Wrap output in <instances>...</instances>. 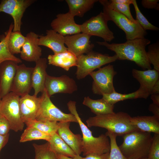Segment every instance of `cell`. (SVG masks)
I'll use <instances>...</instances> for the list:
<instances>
[{
    "mask_svg": "<svg viewBox=\"0 0 159 159\" xmlns=\"http://www.w3.org/2000/svg\"><path fill=\"white\" fill-rule=\"evenodd\" d=\"M96 42L114 52L117 60L133 62L144 70L151 69L145 50L146 46L150 43L148 39L144 37L127 40L122 43L109 44L105 41Z\"/></svg>",
    "mask_w": 159,
    "mask_h": 159,
    "instance_id": "6da1fadb",
    "label": "cell"
},
{
    "mask_svg": "<svg viewBox=\"0 0 159 159\" xmlns=\"http://www.w3.org/2000/svg\"><path fill=\"white\" fill-rule=\"evenodd\" d=\"M131 116L122 112L96 115L89 118L86 122L87 127H100L106 129L117 136H123L130 132L138 130L131 124Z\"/></svg>",
    "mask_w": 159,
    "mask_h": 159,
    "instance_id": "7a4b0ae2",
    "label": "cell"
},
{
    "mask_svg": "<svg viewBox=\"0 0 159 159\" xmlns=\"http://www.w3.org/2000/svg\"><path fill=\"white\" fill-rule=\"evenodd\" d=\"M75 102L70 101L67 104L70 113L74 116L79 124L82 134V152L84 156L91 154H102L109 152L110 139L105 134L98 137H94L91 131L82 121L77 112Z\"/></svg>",
    "mask_w": 159,
    "mask_h": 159,
    "instance_id": "3957f363",
    "label": "cell"
},
{
    "mask_svg": "<svg viewBox=\"0 0 159 159\" xmlns=\"http://www.w3.org/2000/svg\"><path fill=\"white\" fill-rule=\"evenodd\" d=\"M123 136L122 143L119 146L127 159H142L148 157L153 136L150 133L137 130Z\"/></svg>",
    "mask_w": 159,
    "mask_h": 159,
    "instance_id": "277c9868",
    "label": "cell"
},
{
    "mask_svg": "<svg viewBox=\"0 0 159 159\" xmlns=\"http://www.w3.org/2000/svg\"><path fill=\"white\" fill-rule=\"evenodd\" d=\"M77 78L80 80L85 78L96 69L117 60L115 55L110 56L93 51L77 57Z\"/></svg>",
    "mask_w": 159,
    "mask_h": 159,
    "instance_id": "5b68a950",
    "label": "cell"
},
{
    "mask_svg": "<svg viewBox=\"0 0 159 159\" xmlns=\"http://www.w3.org/2000/svg\"><path fill=\"white\" fill-rule=\"evenodd\" d=\"M39 109L36 120L45 121L58 122H70L77 123L74 115L64 113L52 102L44 90L42 92Z\"/></svg>",
    "mask_w": 159,
    "mask_h": 159,
    "instance_id": "8992f818",
    "label": "cell"
},
{
    "mask_svg": "<svg viewBox=\"0 0 159 159\" xmlns=\"http://www.w3.org/2000/svg\"><path fill=\"white\" fill-rule=\"evenodd\" d=\"M19 98V95L10 92L1 98L0 103V114L9 121L11 130L15 132L23 130L24 124L20 114Z\"/></svg>",
    "mask_w": 159,
    "mask_h": 159,
    "instance_id": "52a82bcc",
    "label": "cell"
},
{
    "mask_svg": "<svg viewBox=\"0 0 159 159\" xmlns=\"http://www.w3.org/2000/svg\"><path fill=\"white\" fill-rule=\"evenodd\" d=\"M107 19L113 21L125 33L127 40L144 38L147 32L138 22H132L122 14L102 5Z\"/></svg>",
    "mask_w": 159,
    "mask_h": 159,
    "instance_id": "ba28073f",
    "label": "cell"
},
{
    "mask_svg": "<svg viewBox=\"0 0 159 159\" xmlns=\"http://www.w3.org/2000/svg\"><path fill=\"white\" fill-rule=\"evenodd\" d=\"M116 74L113 66L110 64L90 73L89 75L93 80L92 90L93 94L102 95L116 91L113 80Z\"/></svg>",
    "mask_w": 159,
    "mask_h": 159,
    "instance_id": "9c48e42d",
    "label": "cell"
},
{
    "mask_svg": "<svg viewBox=\"0 0 159 159\" xmlns=\"http://www.w3.org/2000/svg\"><path fill=\"white\" fill-rule=\"evenodd\" d=\"M108 20L103 12L93 16L80 24L81 32L91 36L102 38L104 41L110 42L115 37L107 25Z\"/></svg>",
    "mask_w": 159,
    "mask_h": 159,
    "instance_id": "30bf717a",
    "label": "cell"
},
{
    "mask_svg": "<svg viewBox=\"0 0 159 159\" xmlns=\"http://www.w3.org/2000/svg\"><path fill=\"white\" fill-rule=\"evenodd\" d=\"M34 0H2L0 3V12L10 15L13 21V31H20L21 19L26 9Z\"/></svg>",
    "mask_w": 159,
    "mask_h": 159,
    "instance_id": "8fae6325",
    "label": "cell"
},
{
    "mask_svg": "<svg viewBox=\"0 0 159 159\" xmlns=\"http://www.w3.org/2000/svg\"><path fill=\"white\" fill-rule=\"evenodd\" d=\"M44 90L50 97L57 93L72 94L77 90V86L75 81L66 75L56 77L47 74Z\"/></svg>",
    "mask_w": 159,
    "mask_h": 159,
    "instance_id": "7c38bea8",
    "label": "cell"
},
{
    "mask_svg": "<svg viewBox=\"0 0 159 159\" xmlns=\"http://www.w3.org/2000/svg\"><path fill=\"white\" fill-rule=\"evenodd\" d=\"M33 68L27 67L24 64L18 65L10 92L20 97L29 94L32 88V74Z\"/></svg>",
    "mask_w": 159,
    "mask_h": 159,
    "instance_id": "4fadbf2b",
    "label": "cell"
},
{
    "mask_svg": "<svg viewBox=\"0 0 159 159\" xmlns=\"http://www.w3.org/2000/svg\"><path fill=\"white\" fill-rule=\"evenodd\" d=\"M91 37L83 33L66 36H64V44L67 50L77 57L92 51L94 45L90 41Z\"/></svg>",
    "mask_w": 159,
    "mask_h": 159,
    "instance_id": "5bb4252c",
    "label": "cell"
},
{
    "mask_svg": "<svg viewBox=\"0 0 159 159\" xmlns=\"http://www.w3.org/2000/svg\"><path fill=\"white\" fill-rule=\"evenodd\" d=\"M50 25L52 29L64 36L81 32L80 24L75 23L74 16L68 12L58 14Z\"/></svg>",
    "mask_w": 159,
    "mask_h": 159,
    "instance_id": "9a60e30c",
    "label": "cell"
},
{
    "mask_svg": "<svg viewBox=\"0 0 159 159\" xmlns=\"http://www.w3.org/2000/svg\"><path fill=\"white\" fill-rule=\"evenodd\" d=\"M39 35L33 32L27 34L20 54L21 58L28 62H35L42 55V49L38 44Z\"/></svg>",
    "mask_w": 159,
    "mask_h": 159,
    "instance_id": "2e32d148",
    "label": "cell"
},
{
    "mask_svg": "<svg viewBox=\"0 0 159 159\" xmlns=\"http://www.w3.org/2000/svg\"><path fill=\"white\" fill-rule=\"evenodd\" d=\"M40 97L28 94L20 97L19 106L21 119L25 124L36 120L39 109Z\"/></svg>",
    "mask_w": 159,
    "mask_h": 159,
    "instance_id": "e0dca14e",
    "label": "cell"
},
{
    "mask_svg": "<svg viewBox=\"0 0 159 159\" xmlns=\"http://www.w3.org/2000/svg\"><path fill=\"white\" fill-rule=\"evenodd\" d=\"M18 65L16 62L7 60L0 64V94L1 98L10 92Z\"/></svg>",
    "mask_w": 159,
    "mask_h": 159,
    "instance_id": "ac0fdd59",
    "label": "cell"
},
{
    "mask_svg": "<svg viewBox=\"0 0 159 159\" xmlns=\"http://www.w3.org/2000/svg\"><path fill=\"white\" fill-rule=\"evenodd\" d=\"M70 123L58 122L57 133L76 155L79 156L82 152V137L79 134H74L69 129Z\"/></svg>",
    "mask_w": 159,
    "mask_h": 159,
    "instance_id": "d6986e66",
    "label": "cell"
},
{
    "mask_svg": "<svg viewBox=\"0 0 159 159\" xmlns=\"http://www.w3.org/2000/svg\"><path fill=\"white\" fill-rule=\"evenodd\" d=\"M132 74L139 83V88L148 97L154 85L159 80V71L154 69L143 71L133 69Z\"/></svg>",
    "mask_w": 159,
    "mask_h": 159,
    "instance_id": "ffe728a7",
    "label": "cell"
},
{
    "mask_svg": "<svg viewBox=\"0 0 159 159\" xmlns=\"http://www.w3.org/2000/svg\"><path fill=\"white\" fill-rule=\"evenodd\" d=\"M45 35L39 36V46L46 47L53 52L54 54L66 51L67 48L64 45V36L58 33L53 30H47Z\"/></svg>",
    "mask_w": 159,
    "mask_h": 159,
    "instance_id": "44dd1931",
    "label": "cell"
},
{
    "mask_svg": "<svg viewBox=\"0 0 159 159\" xmlns=\"http://www.w3.org/2000/svg\"><path fill=\"white\" fill-rule=\"evenodd\" d=\"M47 60L45 58H41L35 62L32 74V87L34 90V95L37 96L45 89V83L47 74L46 72Z\"/></svg>",
    "mask_w": 159,
    "mask_h": 159,
    "instance_id": "7402d4cb",
    "label": "cell"
},
{
    "mask_svg": "<svg viewBox=\"0 0 159 159\" xmlns=\"http://www.w3.org/2000/svg\"><path fill=\"white\" fill-rule=\"evenodd\" d=\"M130 120L138 130L159 134V119L153 115L131 117Z\"/></svg>",
    "mask_w": 159,
    "mask_h": 159,
    "instance_id": "603a6c76",
    "label": "cell"
},
{
    "mask_svg": "<svg viewBox=\"0 0 159 159\" xmlns=\"http://www.w3.org/2000/svg\"><path fill=\"white\" fill-rule=\"evenodd\" d=\"M47 59L49 64L61 67L67 71L71 67L77 66V57L68 50L58 54L49 55Z\"/></svg>",
    "mask_w": 159,
    "mask_h": 159,
    "instance_id": "cb8c5ba5",
    "label": "cell"
},
{
    "mask_svg": "<svg viewBox=\"0 0 159 159\" xmlns=\"http://www.w3.org/2000/svg\"><path fill=\"white\" fill-rule=\"evenodd\" d=\"M82 104L89 107L92 112L96 115L112 114L114 111V105H111L102 98L93 100L89 96L85 97Z\"/></svg>",
    "mask_w": 159,
    "mask_h": 159,
    "instance_id": "d4e9b609",
    "label": "cell"
},
{
    "mask_svg": "<svg viewBox=\"0 0 159 159\" xmlns=\"http://www.w3.org/2000/svg\"><path fill=\"white\" fill-rule=\"evenodd\" d=\"M47 142L50 149L56 155L72 158H75L77 156L57 132L52 136L49 140Z\"/></svg>",
    "mask_w": 159,
    "mask_h": 159,
    "instance_id": "484cf974",
    "label": "cell"
},
{
    "mask_svg": "<svg viewBox=\"0 0 159 159\" xmlns=\"http://www.w3.org/2000/svg\"><path fill=\"white\" fill-rule=\"evenodd\" d=\"M97 0H66L69 8L68 12L74 16L82 17L89 11Z\"/></svg>",
    "mask_w": 159,
    "mask_h": 159,
    "instance_id": "4316f807",
    "label": "cell"
},
{
    "mask_svg": "<svg viewBox=\"0 0 159 159\" xmlns=\"http://www.w3.org/2000/svg\"><path fill=\"white\" fill-rule=\"evenodd\" d=\"M14 25L11 23L5 36L2 37L0 41V64L3 62L7 60H11L17 63H21L20 59L11 54L10 52L8 46V39L11 32L13 31Z\"/></svg>",
    "mask_w": 159,
    "mask_h": 159,
    "instance_id": "83f0119b",
    "label": "cell"
},
{
    "mask_svg": "<svg viewBox=\"0 0 159 159\" xmlns=\"http://www.w3.org/2000/svg\"><path fill=\"white\" fill-rule=\"evenodd\" d=\"M102 96V98L112 105H114L119 101L127 99L138 98L147 99L144 94L139 88L134 92L127 94L119 93L115 91L110 94L103 95Z\"/></svg>",
    "mask_w": 159,
    "mask_h": 159,
    "instance_id": "f1b7e54d",
    "label": "cell"
},
{
    "mask_svg": "<svg viewBox=\"0 0 159 159\" xmlns=\"http://www.w3.org/2000/svg\"><path fill=\"white\" fill-rule=\"evenodd\" d=\"M25 124L27 127H35L51 136L57 133L59 128L58 122H57L42 121L35 120L28 121Z\"/></svg>",
    "mask_w": 159,
    "mask_h": 159,
    "instance_id": "f546056e",
    "label": "cell"
},
{
    "mask_svg": "<svg viewBox=\"0 0 159 159\" xmlns=\"http://www.w3.org/2000/svg\"><path fill=\"white\" fill-rule=\"evenodd\" d=\"M25 40V36L22 34L20 31H12L8 41V47L11 53L14 55L20 53Z\"/></svg>",
    "mask_w": 159,
    "mask_h": 159,
    "instance_id": "4dcf8cb0",
    "label": "cell"
},
{
    "mask_svg": "<svg viewBox=\"0 0 159 159\" xmlns=\"http://www.w3.org/2000/svg\"><path fill=\"white\" fill-rule=\"evenodd\" d=\"M51 136L35 127H27L22 133L19 141L21 143H24L34 140H43L48 141Z\"/></svg>",
    "mask_w": 159,
    "mask_h": 159,
    "instance_id": "1f68e13d",
    "label": "cell"
},
{
    "mask_svg": "<svg viewBox=\"0 0 159 159\" xmlns=\"http://www.w3.org/2000/svg\"><path fill=\"white\" fill-rule=\"evenodd\" d=\"M98 1L102 5H105L108 8L122 14L132 22L135 23L137 22L131 14L130 9V5L116 4L112 2L110 0H98Z\"/></svg>",
    "mask_w": 159,
    "mask_h": 159,
    "instance_id": "d6a6232c",
    "label": "cell"
},
{
    "mask_svg": "<svg viewBox=\"0 0 159 159\" xmlns=\"http://www.w3.org/2000/svg\"><path fill=\"white\" fill-rule=\"evenodd\" d=\"M35 153L34 159H58L56 155L50 149L49 143L42 145L33 143Z\"/></svg>",
    "mask_w": 159,
    "mask_h": 159,
    "instance_id": "836d02e7",
    "label": "cell"
},
{
    "mask_svg": "<svg viewBox=\"0 0 159 159\" xmlns=\"http://www.w3.org/2000/svg\"><path fill=\"white\" fill-rule=\"evenodd\" d=\"M105 134L109 138L110 148L109 159H127L123 155L118 146L116 134L107 131Z\"/></svg>",
    "mask_w": 159,
    "mask_h": 159,
    "instance_id": "e575fe53",
    "label": "cell"
},
{
    "mask_svg": "<svg viewBox=\"0 0 159 159\" xmlns=\"http://www.w3.org/2000/svg\"><path fill=\"white\" fill-rule=\"evenodd\" d=\"M132 4L133 5L135 12L136 20L144 30L145 31L146 30L152 31L158 30V28L150 23L142 14L135 0H133Z\"/></svg>",
    "mask_w": 159,
    "mask_h": 159,
    "instance_id": "d590c367",
    "label": "cell"
},
{
    "mask_svg": "<svg viewBox=\"0 0 159 159\" xmlns=\"http://www.w3.org/2000/svg\"><path fill=\"white\" fill-rule=\"evenodd\" d=\"M147 57L150 64L153 66L154 69L159 71V45L156 42L149 46L147 52Z\"/></svg>",
    "mask_w": 159,
    "mask_h": 159,
    "instance_id": "8d00e7d4",
    "label": "cell"
},
{
    "mask_svg": "<svg viewBox=\"0 0 159 159\" xmlns=\"http://www.w3.org/2000/svg\"><path fill=\"white\" fill-rule=\"evenodd\" d=\"M148 158L159 159V134L154 133L150 147Z\"/></svg>",
    "mask_w": 159,
    "mask_h": 159,
    "instance_id": "74e56055",
    "label": "cell"
},
{
    "mask_svg": "<svg viewBox=\"0 0 159 159\" xmlns=\"http://www.w3.org/2000/svg\"><path fill=\"white\" fill-rule=\"evenodd\" d=\"M11 126L9 121L0 114V135H5L9 134Z\"/></svg>",
    "mask_w": 159,
    "mask_h": 159,
    "instance_id": "f35d334b",
    "label": "cell"
},
{
    "mask_svg": "<svg viewBox=\"0 0 159 159\" xmlns=\"http://www.w3.org/2000/svg\"><path fill=\"white\" fill-rule=\"evenodd\" d=\"M158 0H142L141 4L143 6L147 9H154L157 10L159 9Z\"/></svg>",
    "mask_w": 159,
    "mask_h": 159,
    "instance_id": "ab89813d",
    "label": "cell"
},
{
    "mask_svg": "<svg viewBox=\"0 0 159 159\" xmlns=\"http://www.w3.org/2000/svg\"><path fill=\"white\" fill-rule=\"evenodd\" d=\"M109 152L102 154H91L87 155L84 157L80 156V159H109Z\"/></svg>",
    "mask_w": 159,
    "mask_h": 159,
    "instance_id": "60d3db41",
    "label": "cell"
},
{
    "mask_svg": "<svg viewBox=\"0 0 159 159\" xmlns=\"http://www.w3.org/2000/svg\"><path fill=\"white\" fill-rule=\"evenodd\" d=\"M148 110L153 114V116L159 119V105L153 103L149 105Z\"/></svg>",
    "mask_w": 159,
    "mask_h": 159,
    "instance_id": "b9f144b4",
    "label": "cell"
},
{
    "mask_svg": "<svg viewBox=\"0 0 159 159\" xmlns=\"http://www.w3.org/2000/svg\"><path fill=\"white\" fill-rule=\"evenodd\" d=\"M9 134L2 135H0V152L1 150L7 143L9 138Z\"/></svg>",
    "mask_w": 159,
    "mask_h": 159,
    "instance_id": "7bdbcfd3",
    "label": "cell"
},
{
    "mask_svg": "<svg viewBox=\"0 0 159 159\" xmlns=\"http://www.w3.org/2000/svg\"><path fill=\"white\" fill-rule=\"evenodd\" d=\"M159 94V80L155 84L151 90L150 95Z\"/></svg>",
    "mask_w": 159,
    "mask_h": 159,
    "instance_id": "ee69618b",
    "label": "cell"
},
{
    "mask_svg": "<svg viewBox=\"0 0 159 159\" xmlns=\"http://www.w3.org/2000/svg\"><path fill=\"white\" fill-rule=\"evenodd\" d=\"M112 2L118 4L130 5L132 4L133 0H110Z\"/></svg>",
    "mask_w": 159,
    "mask_h": 159,
    "instance_id": "f6af8a7d",
    "label": "cell"
},
{
    "mask_svg": "<svg viewBox=\"0 0 159 159\" xmlns=\"http://www.w3.org/2000/svg\"><path fill=\"white\" fill-rule=\"evenodd\" d=\"M151 98L153 103L159 105V94L151 95Z\"/></svg>",
    "mask_w": 159,
    "mask_h": 159,
    "instance_id": "bcb514c9",
    "label": "cell"
},
{
    "mask_svg": "<svg viewBox=\"0 0 159 159\" xmlns=\"http://www.w3.org/2000/svg\"><path fill=\"white\" fill-rule=\"evenodd\" d=\"M56 155L58 159H80V155H77L75 158H72L60 155Z\"/></svg>",
    "mask_w": 159,
    "mask_h": 159,
    "instance_id": "7dc6e473",
    "label": "cell"
},
{
    "mask_svg": "<svg viewBox=\"0 0 159 159\" xmlns=\"http://www.w3.org/2000/svg\"><path fill=\"white\" fill-rule=\"evenodd\" d=\"M1 95H0V103L1 102Z\"/></svg>",
    "mask_w": 159,
    "mask_h": 159,
    "instance_id": "c3c4849f",
    "label": "cell"
},
{
    "mask_svg": "<svg viewBox=\"0 0 159 159\" xmlns=\"http://www.w3.org/2000/svg\"><path fill=\"white\" fill-rule=\"evenodd\" d=\"M148 159V158H143V159Z\"/></svg>",
    "mask_w": 159,
    "mask_h": 159,
    "instance_id": "681fc988",
    "label": "cell"
}]
</instances>
